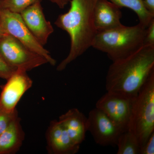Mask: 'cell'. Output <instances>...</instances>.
I'll return each mask as SVG.
<instances>
[{"label": "cell", "instance_id": "obj_21", "mask_svg": "<svg viewBox=\"0 0 154 154\" xmlns=\"http://www.w3.org/2000/svg\"><path fill=\"white\" fill-rule=\"evenodd\" d=\"M154 154V132L149 137L140 148V154Z\"/></svg>", "mask_w": 154, "mask_h": 154}, {"label": "cell", "instance_id": "obj_14", "mask_svg": "<svg viewBox=\"0 0 154 154\" xmlns=\"http://www.w3.org/2000/svg\"><path fill=\"white\" fill-rule=\"evenodd\" d=\"M20 121L18 116L0 135V154H15L19 150L25 138Z\"/></svg>", "mask_w": 154, "mask_h": 154}, {"label": "cell", "instance_id": "obj_22", "mask_svg": "<svg viewBox=\"0 0 154 154\" xmlns=\"http://www.w3.org/2000/svg\"><path fill=\"white\" fill-rule=\"evenodd\" d=\"M146 8L154 15V0H143Z\"/></svg>", "mask_w": 154, "mask_h": 154}, {"label": "cell", "instance_id": "obj_10", "mask_svg": "<svg viewBox=\"0 0 154 154\" xmlns=\"http://www.w3.org/2000/svg\"><path fill=\"white\" fill-rule=\"evenodd\" d=\"M24 23L34 37L42 45L47 42L54 32L53 27L45 19L41 2L33 4L20 14Z\"/></svg>", "mask_w": 154, "mask_h": 154}, {"label": "cell", "instance_id": "obj_16", "mask_svg": "<svg viewBox=\"0 0 154 154\" xmlns=\"http://www.w3.org/2000/svg\"><path fill=\"white\" fill-rule=\"evenodd\" d=\"M117 154H140V146L137 138L129 130L122 133L117 140Z\"/></svg>", "mask_w": 154, "mask_h": 154}, {"label": "cell", "instance_id": "obj_23", "mask_svg": "<svg viewBox=\"0 0 154 154\" xmlns=\"http://www.w3.org/2000/svg\"><path fill=\"white\" fill-rule=\"evenodd\" d=\"M57 5L61 9H63L69 2L70 0H48Z\"/></svg>", "mask_w": 154, "mask_h": 154}, {"label": "cell", "instance_id": "obj_7", "mask_svg": "<svg viewBox=\"0 0 154 154\" xmlns=\"http://www.w3.org/2000/svg\"><path fill=\"white\" fill-rule=\"evenodd\" d=\"M135 97L107 92L97 101L96 107L104 112L122 131H126L128 130Z\"/></svg>", "mask_w": 154, "mask_h": 154}, {"label": "cell", "instance_id": "obj_5", "mask_svg": "<svg viewBox=\"0 0 154 154\" xmlns=\"http://www.w3.org/2000/svg\"><path fill=\"white\" fill-rule=\"evenodd\" d=\"M0 29L4 34L13 36L28 49L44 57L50 64L55 65L56 60L34 37L20 14L6 10H0Z\"/></svg>", "mask_w": 154, "mask_h": 154}, {"label": "cell", "instance_id": "obj_12", "mask_svg": "<svg viewBox=\"0 0 154 154\" xmlns=\"http://www.w3.org/2000/svg\"><path fill=\"white\" fill-rule=\"evenodd\" d=\"M121 8L108 0H97L94 10V20L98 32L111 30L122 25Z\"/></svg>", "mask_w": 154, "mask_h": 154}, {"label": "cell", "instance_id": "obj_4", "mask_svg": "<svg viewBox=\"0 0 154 154\" xmlns=\"http://www.w3.org/2000/svg\"><path fill=\"white\" fill-rule=\"evenodd\" d=\"M128 130L136 136L140 148L154 132V71L135 97Z\"/></svg>", "mask_w": 154, "mask_h": 154}, {"label": "cell", "instance_id": "obj_17", "mask_svg": "<svg viewBox=\"0 0 154 154\" xmlns=\"http://www.w3.org/2000/svg\"><path fill=\"white\" fill-rule=\"evenodd\" d=\"M42 0H0V10H6L20 14L25 9L34 3Z\"/></svg>", "mask_w": 154, "mask_h": 154}, {"label": "cell", "instance_id": "obj_18", "mask_svg": "<svg viewBox=\"0 0 154 154\" xmlns=\"http://www.w3.org/2000/svg\"><path fill=\"white\" fill-rule=\"evenodd\" d=\"M18 116L17 109L13 112H8L0 107V135L9 126L11 122Z\"/></svg>", "mask_w": 154, "mask_h": 154}, {"label": "cell", "instance_id": "obj_1", "mask_svg": "<svg viewBox=\"0 0 154 154\" xmlns=\"http://www.w3.org/2000/svg\"><path fill=\"white\" fill-rule=\"evenodd\" d=\"M96 1L70 0L68 11L60 14L56 20V25L68 33L71 41L68 55L58 65V71L64 70L71 63L92 47L98 33L94 20Z\"/></svg>", "mask_w": 154, "mask_h": 154}, {"label": "cell", "instance_id": "obj_20", "mask_svg": "<svg viewBox=\"0 0 154 154\" xmlns=\"http://www.w3.org/2000/svg\"><path fill=\"white\" fill-rule=\"evenodd\" d=\"M144 45L154 46V19L147 27L144 40Z\"/></svg>", "mask_w": 154, "mask_h": 154}, {"label": "cell", "instance_id": "obj_24", "mask_svg": "<svg viewBox=\"0 0 154 154\" xmlns=\"http://www.w3.org/2000/svg\"><path fill=\"white\" fill-rule=\"evenodd\" d=\"M4 34H4V33H3L2 31V30L0 29V38H1V37L4 35Z\"/></svg>", "mask_w": 154, "mask_h": 154}, {"label": "cell", "instance_id": "obj_3", "mask_svg": "<svg viewBox=\"0 0 154 154\" xmlns=\"http://www.w3.org/2000/svg\"><path fill=\"white\" fill-rule=\"evenodd\" d=\"M147 27L139 23L98 32L92 47L106 53L112 62L132 55L144 45Z\"/></svg>", "mask_w": 154, "mask_h": 154}, {"label": "cell", "instance_id": "obj_11", "mask_svg": "<svg viewBox=\"0 0 154 154\" xmlns=\"http://www.w3.org/2000/svg\"><path fill=\"white\" fill-rule=\"evenodd\" d=\"M47 140L50 152L54 154H74L80 146L73 142L66 129L59 121L51 122L48 131Z\"/></svg>", "mask_w": 154, "mask_h": 154}, {"label": "cell", "instance_id": "obj_9", "mask_svg": "<svg viewBox=\"0 0 154 154\" xmlns=\"http://www.w3.org/2000/svg\"><path fill=\"white\" fill-rule=\"evenodd\" d=\"M32 85L33 81L27 72L17 69L3 87L0 95V107L8 112L16 110L19 100Z\"/></svg>", "mask_w": 154, "mask_h": 154}, {"label": "cell", "instance_id": "obj_6", "mask_svg": "<svg viewBox=\"0 0 154 154\" xmlns=\"http://www.w3.org/2000/svg\"><path fill=\"white\" fill-rule=\"evenodd\" d=\"M0 55L11 66L27 72L48 63L46 59L9 34L0 38Z\"/></svg>", "mask_w": 154, "mask_h": 154}, {"label": "cell", "instance_id": "obj_19", "mask_svg": "<svg viewBox=\"0 0 154 154\" xmlns=\"http://www.w3.org/2000/svg\"><path fill=\"white\" fill-rule=\"evenodd\" d=\"M17 70L10 65L0 55V78L7 80Z\"/></svg>", "mask_w": 154, "mask_h": 154}, {"label": "cell", "instance_id": "obj_8", "mask_svg": "<svg viewBox=\"0 0 154 154\" xmlns=\"http://www.w3.org/2000/svg\"><path fill=\"white\" fill-rule=\"evenodd\" d=\"M88 131L91 133L96 143L103 146H116L119 135L124 132L96 107L89 113Z\"/></svg>", "mask_w": 154, "mask_h": 154}, {"label": "cell", "instance_id": "obj_15", "mask_svg": "<svg viewBox=\"0 0 154 154\" xmlns=\"http://www.w3.org/2000/svg\"><path fill=\"white\" fill-rule=\"evenodd\" d=\"M120 8H126L131 9L137 15L139 23L147 27L154 15L151 14L144 4L143 0H108Z\"/></svg>", "mask_w": 154, "mask_h": 154}, {"label": "cell", "instance_id": "obj_2", "mask_svg": "<svg viewBox=\"0 0 154 154\" xmlns=\"http://www.w3.org/2000/svg\"><path fill=\"white\" fill-rule=\"evenodd\" d=\"M154 71V46L143 45L128 57L113 62L106 77L107 92L133 98Z\"/></svg>", "mask_w": 154, "mask_h": 154}, {"label": "cell", "instance_id": "obj_13", "mask_svg": "<svg viewBox=\"0 0 154 154\" xmlns=\"http://www.w3.org/2000/svg\"><path fill=\"white\" fill-rule=\"evenodd\" d=\"M59 121L64 127L73 142L80 146L85 140L88 131V117L79 109L73 108L61 115Z\"/></svg>", "mask_w": 154, "mask_h": 154}]
</instances>
